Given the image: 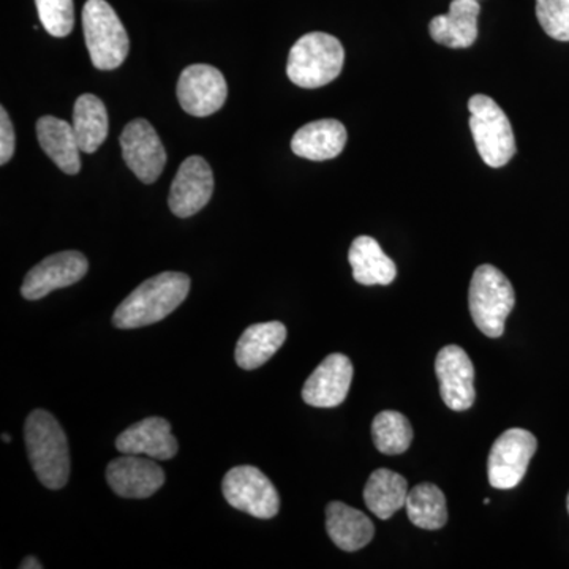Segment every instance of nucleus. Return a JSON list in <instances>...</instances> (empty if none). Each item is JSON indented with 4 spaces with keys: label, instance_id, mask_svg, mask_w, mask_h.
Instances as JSON below:
<instances>
[{
    "label": "nucleus",
    "instance_id": "8",
    "mask_svg": "<svg viewBox=\"0 0 569 569\" xmlns=\"http://www.w3.org/2000/svg\"><path fill=\"white\" fill-rule=\"evenodd\" d=\"M537 448V438L529 430L516 427L501 433L490 449L488 460L490 486L503 490L516 488L526 477Z\"/></svg>",
    "mask_w": 569,
    "mask_h": 569
},
{
    "label": "nucleus",
    "instance_id": "18",
    "mask_svg": "<svg viewBox=\"0 0 569 569\" xmlns=\"http://www.w3.org/2000/svg\"><path fill=\"white\" fill-rule=\"evenodd\" d=\"M347 129L336 119H321L301 127L291 140V151L302 159L323 162L340 156L347 144Z\"/></svg>",
    "mask_w": 569,
    "mask_h": 569
},
{
    "label": "nucleus",
    "instance_id": "12",
    "mask_svg": "<svg viewBox=\"0 0 569 569\" xmlns=\"http://www.w3.org/2000/svg\"><path fill=\"white\" fill-rule=\"evenodd\" d=\"M436 372L440 381V395L448 408L466 411L477 399L475 367L463 348L448 346L437 355Z\"/></svg>",
    "mask_w": 569,
    "mask_h": 569
},
{
    "label": "nucleus",
    "instance_id": "2",
    "mask_svg": "<svg viewBox=\"0 0 569 569\" xmlns=\"http://www.w3.org/2000/svg\"><path fill=\"white\" fill-rule=\"evenodd\" d=\"M24 437L29 460L41 485L62 489L70 478V449L58 419L47 410H33L26 419Z\"/></svg>",
    "mask_w": 569,
    "mask_h": 569
},
{
    "label": "nucleus",
    "instance_id": "22",
    "mask_svg": "<svg viewBox=\"0 0 569 569\" xmlns=\"http://www.w3.org/2000/svg\"><path fill=\"white\" fill-rule=\"evenodd\" d=\"M348 261L353 268V277L358 283L372 287V284L395 282L397 276L395 261L370 236H359L355 239L348 252Z\"/></svg>",
    "mask_w": 569,
    "mask_h": 569
},
{
    "label": "nucleus",
    "instance_id": "23",
    "mask_svg": "<svg viewBox=\"0 0 569 569\" xmlns=\"http://www.w3.org/2000/svg\"><path fill=\"white\" fill-rule=\"evenodd\" d=\"M408 482L402 475L388 468H380L370 475L365 488V501L367 508L377 516L378 519L388 520L406 507L408 497Z\"/></svg>",
    "mask_w": 569,
    "mask_h": 569
},
{
    "label": "nucleus",
    "instance_id": "17",
    "mask_svg": "<svg viewBox=\"0 0 569 569\" xmlns=\"http://www.w3.org/2000/svg\"><path fill=\"white\" fill-rule=\"evenodd\" d=\"M478 0H452L447 14H438L429 24L430 37L438 44L462 50L478 39Z\"/></svg>",
    "mask_w": 569,
    "mask_h": 569
},
{
    "label": "nucleus",
    "instance_id": "31",
    "mask_svg": "<svg viewBox=\"0 0 569 569\" xmlns=\"http://www.w3.org/2000/svg\"><path fill=\"white\" fill-rule=\"evenodd\" d=\"M2 441L3 443H10L11 437L9 436V433H2Z\"/></svg>",
    "mask_w": 569,
    "mask_h": 569
},
{
    "label": "nucleus",
    "instance_id": "5",
    "mask_svg": "<svg viewBox=\"0 0 569 569\" xmlns=\"http://www.w3.org/2000/svg\"><path fill=\"white\" fill-rule=\"evenodd\" d=\"M82 31L93 67L114 70L130 50L126 28L107 0H88L82 9Z\"/></svg>",
    "mask_w": 569,
    "mask_h": 569
},
{
    "label": "nucleus",
    "instance_id": "7",
    "mask_svg": "<svg viewBox=\"0 0 569 569\" xmlns=\"http://www.w3.org/2000/svg\"><path fill=\"white\" fill-rule=\"evenodd\" d=\"M228 503L258 519H272L279 515L280 497L271 479L257 467L231 468L222 482Z\"/></svg>",
    "mask_w": 569,
    "mask_h": 569
},
{
    "label": "nucleus",
    "instance_id": "25",
    "mask_svg": "<svg viewBox=\"0 0 569 569\" xmlns=\"http://www.w3.org/2000/svg\"><path fill=\"white\" fill-rule=\"evenodd\" d=\"M408 519L425 530H440L447 526V498L436 485L422 482L408 492L406 501Z\"/></svg>",
    "mask_w": 569,
    "mask_h": 569
},
{
    "label": "nucleus",
    "instance_id": "4",
    "mask_svg": "<svg viewBox=\"0 0 569 569\" xmlns=\"http://www.w3.org/2000/svg\"><path fill=\"white\" fill-rule=\"evenodd\" d=\"M468 305L479 331L497 339L503 336L505 321L515 309V288L496 266H479L471 277Z\"/></svg>",
    "mask_w": 569,
    "mask_h": 569
},
{
    "label": "nucleus",
    "instance_id": "1",
    "mask_svg": "<svg viewBox=\"0 0 569 569\" xmlns=\"http://www.w3.org/2000/svg\"><path fill=\"white\" fill-rule=\"evenodd\" d=\"M190 277L182 272H162L142 282L127 296L112 316L119 329H137L159 323L186 301Z\"/></svg>",
    "mask_w": 569,
    "mask_h": 569
},
{
    "label": "nucleus",
    "instance_id": "24",
    "mask_svg": "<svg viewBox=\"0 0 569 569\" xmlns=\"http://www.w3.org/2000/svg\"><path fill=\"white\" fill-rule=\"evenodd\" d=\"M108 111L102 100L92 93H82L73 108V130L84 153L99 151L110 132Z\"/></svg>",
    "mask_w": 569,
    "mask_h": 569
},
{
    "label": "nucleus",
    "instance_id": "29",
    "mask_svg": "<svg viewBox=\"0 0 569 569\" xmlns=\"http://www.w3.org/2000/svg\"><path fill=\"white\" fill-rule=\"evenodd\" d=\"M14 146H17V138H14L13 123H11L6 108H0V163L10 162L14 153Z\"/></svg>",
    "mask_w": 569,
    "mask_h": 569
},
{
    "label": "nucleus",
    "instance_id": "6",
    "mask_svg": "<svg viewBox=\"0 0 569 569\" xmlns=\"http://www.w3.org/2000/svg\"><path fill=\"white\" fill-rule=\"evenodd\" d=\"M470 130L482 162L490 168H501L516 153L515 132L508 116L488 96L477 93L468 100Z\"/></svg>",
    "mask_w": 569,
    "mask_h": 569
},
{
    "label": "nucleus",
    "instance_id": "11",
    "mask_svg": "<svg viewBox=\"0 0 569 569\" xmlns=\"http://www.w3.org/2000/svg\"><path fill=\"white\" fill-rule=\"evenodd\" d=\"M88 258L81 252L67 250L51 254L28 272L21 287L22 298L39 301L51 291L80 282L88 274Z\"/></svg>",
    "mask_w": 569,
    "mask_h": 569
},
{
    "label": "nucleus",
    "instance_id": "21",
    "mask_svg": "<svg viewBox=\"0 0 569 569\" xmlns=\"http://www.w3.org/2000/svg\"><path fill=\"white\" fill-rule=\"evenodd\" d=\"M284 340H287V328L280 321L252 325L238 340L236 362L244 370L258 369L279 351Z\"/></svg>",
    "mask_w": 569,
    "mask_h": 569
},
{
    "label": "nucleus",
    "instance_id": "16",
    "mask_svg": "<svg viewBox=\"0 0 569 569\" xmlns=\"http://www.w3.org/2000/svg\"><path fill=\"white\" fill-rule=\"evenodd\" d=\"M121 455L148 456L156 460H170L178 455V440L171 433L167 419L152 417L134 422L116 440Z\"/></svg>",
    "mask_w": 569,
    "mask_h": 569
},
{
    "label": "nucleus",
    "instance_id": "3",
    "mask_svg": "<svg viewBox=\"0 0 569 569\" xmlns=\"http://www.w3.org/2000/svg\"><path fill=\"white\" fill-rule=\"evenodd\" d=\"M343 62L346 50L336 37L325 32H310L291 48L287 74L299 88H323L339 77Z\"/></svg>",
    "mask_w": 569,
    "mask_h": 569
},
{
    "label": "nucleus",
    "instance_id": "10",
    "mask_svg": "<svg viewBox=\"0 0 569 569\" xmlns=\"http://www.w3.org/2000/svg\"><path fill=\"white\" fill-rule=\"evenodd\" d=\"M123 162L141 182L152 183L162 174L167 151L156 129L146 119L127 123L119 138Z\"/></svg>",
    "mask_w": 569,
    "mask_h": 569
},
{
    "label": "nucleus",
    "instance_id": "28",
    "mask_svg": "<svg viewBox=\"0 0 569 569\" xmlns=\"http://www.w3.org/2000/svg\"><path fill=\"white\" fill-rule=\"evenodd\" d=\"M537 18L553 40L569 41V0H537Z\"/></svg>",
    "mask_w": 569,
    "mask_h": 569
},
{
    "label": "nucleus",
    "instance_id": "19",
    "mask_svg": "<svg viewBox=\"0 0 569 569\" xmlns=\"http://www.w3.org/2000/svg\"><path fill=\"white\" fill-rule=\"evenodd\" d=\"M326 531L337 548L356 552L372 541L376 527L359 509L348 507L342 501H331L326 508Z\"/></svg>",
    "mask_w": 569,
    "mask_h": 569
},
{
    "label": "nucleus",
    "instance_id": "13",
    "mask_svg": "<svg viewBox=\"0 0 569 569\" xmlns=\"http://www.w3.org/2000/svg\"><path fill=\"white\" fill-rule=\"evenodd\" d=\"M213 192V176L211 167L203 157L192 156L183 160L179 167L174 181L171 183L170 204L174 216L187 219L200 212Z\"/></svg>",
    "mask_w": 569,
    "mask_h": 569
},
{
    "label": "nucleus",
    "instance_id": "15",
    "mask_svg": "<svg viewBox=\"0 0 569 569\" xmlns=\"http://www.w3.org/2000/svg\"><path fill=\"white\" fill-rule=\"evenodd\" d=\"M107 481L119 497L148 498L164 485V471L148 456L123 455L108 463Z\"/></svg>",
    "mask_w": 569,
    "mask_h": 569
},
{
    "label": "nucleus",
    "instance_id": "9",
    "mask_svg": "<svg viewBox=\"0 0 569 569\" xmlns=\"http://www.w3.org/2000/svg\"><path fill=\"white\" fill-rule=\"evenodd\" d=\"M228 86L222 71L206 63H194L182 71L178 81L179 104L187 114L208 118L227 102Z\"/></svg>",
    "mask_w": 569,
    "mask_h": 569
},
{
    "label": "nucleus",
    "instance_id": "27",
    "mask_svg": "<svg viewBox=\"0 0 569 569\" xmlns=\"http://www.w3.org/2000/svg\"><path fill=\"white\" fill-rule=\"evenodd\" d=\"M36 6L41 24L50 36L62 39L73 31V0H36Z\"/></svg>",
    "mask_w": 569,
    "mask_h": 569
},
{
    "label": "nucleus",
    "instance_id": "20",
    "mask_svg": "<svg viewBox=\"0 0 569 569\" xmlns=\"http://www.w3.org/2000/svg\"><path fill=\"white\" fill-rule=\"evenodd\" d=\"M37 138L44 153L66 174H78L81 170V148L73 126L54 116H43L37 121Z\"/></svg>",
    "mask_w": 569,
    "mask_h": 569
},
{
    "label": "nucleus",
    "instance_id": "30",
    "mask_svg": "<svg viewBox=\"0 0 569 569\" xmlns=\"http://www.w3.org/2000/svg\"><path fill=\"white\" fill-rule=\"evenodd\" d=\"M20 568L21 569H41V568H43V565H41L40 561L36 559V557H26V559L21 561Z\"/></svg>",
    "mask_w": 569,
    "mask_h": 569
},
{
    "label": "nucleus",
    "instance_id": "14",
    "mask_svg": "<svg viewBox=\"0 0 569 569\" xmlns=\"http://www.w3.org/2000/svg\"><path fill=\"white\" fill-rule=\"evenodd\" d=\"M353 365L346 355H329L307 378L302 399L307 406L317 408L339 407L350 392Z\"/></svg>",
    "mask_w": 569,
    "mask_h": 569
},
{
    "label": "nucleus",
    "instance_id": "32",
    "mask_svg": "<svg viewBox=\"0 0 569 569\" xmlns=\"http://www.w3.org/2000/svg\"><path fill=\"white\" fill-rule=\"evenodd\" d=\"M567 507H568V512H569V493H568Z\"/></svg>",
    "mask_w": 569,
    "mask_h": 569
},
{
    "label": "nucleus",
    "instance_id": "26",
    "mask_svg": "<svg viewBox=\"0 0 569 569\" xmlns=\"http://www.w3.org/2000/svg\"><path fill=\"white\" fill-rule=\"evenodd\" d=\"M373 443L388 456L406 452L413 441V427L399 411H381L372 422Z\"/></svg>",
    "mask_w": 569,
    "mask_h": 569
}]
</instances>
